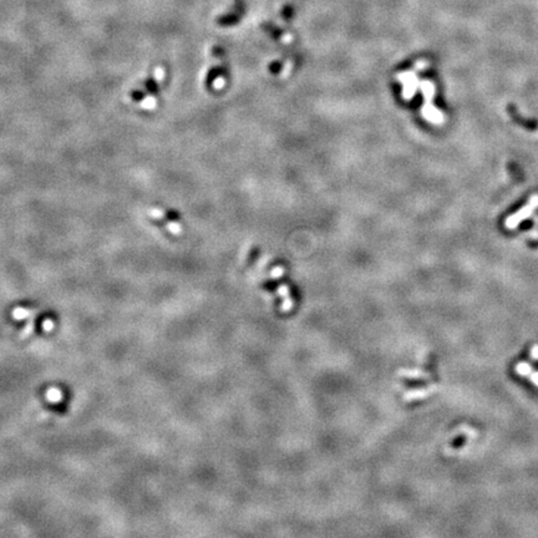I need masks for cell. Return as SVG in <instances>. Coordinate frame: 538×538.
<instances>
[{"label":"cell","instance_id":"obj_3","mask_svg":"<svg viewBox=\"0 0 538 538\" xmlns=\"http://www.w3.org/2000/svg\"><path fill=\"white\" fill-rule=\"evenodd\" d=\"M179 219H181V217H179V214L177 213V212L167 209V211L163 212L162 216L154 217V218L151 219V221L154 223H156L158 227L163 228V230L170 232V231H172V225L179 226Z\"/></svg>","mask_w":538,"mask_h":538},{"label":"cell","instance_id":"obj_1","mask_svg":"<svg viewBox=\"0 0 538 538\" xmlns=\"http://www.w3.org/2000/svg\"><path fill=\"white\" fill-rule=\"evenodd\" d=\"M162 69L154 70V74L150 75L130 92V99L132 102L138 103L144 107H151L156 105L158 96L162 89Z\"/></svg>","mask_w":538,"mask_h":538},{"label":"cell","instance_id":"obj_2","mask_svg":"<svg viewBox=\"0 0 538 538\" xmlns=\"http://www.w3.org/2000/svg\"><path fill=\"white\" fill-rule=\"evenodd\" d=\"M537 208H538V195H535L528 200V202L526 203L521 209H518L516 213L511 214V216L506 218L505 221L506 228H509V230H514V228L518 227L523 221L530 218V217L533 214V212H535Z\"/></svg>","mask_w":538,"mask_h":538}]
</instances>
